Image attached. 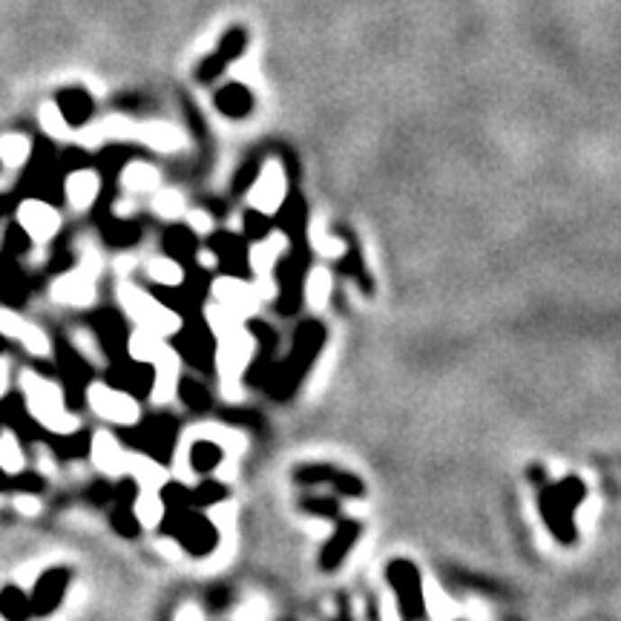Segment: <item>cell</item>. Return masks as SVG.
Listing matches in <instances>:
<instances>
[{"instance_id":"1","label":"cell","mask_w":621,"mask_h":621,"mask_svg":"<svg viewBox=\"0 0 621 621\" xmlns=\"http://www.w3.org/2000/svg\"><path fill=\"white\" fill-rule=\"evenodd\" d=\"M21 389L26 397V409L29 414L47 426L55 435H72L78 428V418H72L64 406V392L55 386L52 380H43L35 372H26L21 377Z\"/></svg>"},{"instance_id":"2","label":"cell","mask_w":621,"mask_h":621,"mask_svg":"<svg viewBox=\"0 0 621 621\" xmlns=\"http://www.w3.org/2000/svg\"><path fill=\"white\" fill-rule=\"evenodd\" d=\"M118 302L130 314L132 322H139V328H147L158 337H170L182 331V320L176 310H170L167 305H161L158 300H153L150 293L124 283L118 288Z\"/></svg>"},{"instance_id":"3","label":"cell","mask_w":621,"mask_h":621,"mask_svg":"<svg viewBox=\"0 0 621 621\" xmlns=\"http://www.w3.org/2000/svg\"><path fill=\"white\" fill-rule=\"evenodd\" d=\"M216 365L221 374V389H225V397H239V377L248 368V363L254 360L256 351V337L242 328H236L225 337L216 339Z\"/></svg>"},{"instance_id":"4","label":"cell","mask_w":621,"mask_h":621,"mask_svg":"<svg viewBox=\"0 0 621 621\" xmlns=\"http://www.w3.org/2000/svg\"><path fill=\"white\" fill-rule=\"evenodd\" d=\"M86 400H90L93 411L101 414L104 420L118 423V426H136L141 420V409L132 397L122 389L104 386V382H93L86 389Z\"/></svg>"},{"instance_id":"5","label":"cell","mask_w":621,"mask_h":621,"mask_svg":"<svg viewBox=\"0 0 621 621\" xmlns=\"http://www.w3.org/2000/svg\"><path fill=\"white\" fill-rule=\"evenodd\" d=\"M101 268L90 262H81L76 271H69L64 276L55 279L52 285V300L61 305H72V308H86L95 302V276Z\"/></svg>"},{"instance_id":"6","label":"cell","mask_w":621,"mask_h":621,"mask_svg":"<svg viewBox=\"0 0 621 621\" xmlns=\"http://www.w3.org/2000/svg\"><path fill=\"white\" fill-rule=\"evenodd\" d=\"M322 337H325V331L320 328L317 322H305V325H302V328L297 331V348H293L291 360H288V365H285V372H279V380L274 382V392H276V389L288 392V389L297 386V380H300V374L305 372V365H308L310 360H314L317 348L322 346ZM283 392H279V394H283Z\"/></svg>"},{"instance_id":"7","label":"cell","mask_w":621,"mask_h":621,"mask_svg":"<svg viewBox=\"0 0 621 621\" xmlns=\"http://www.w3.org/2000/svg\"><path fill=\"white\" fill-rule=\"evenodd\" d=\"M213 297H216V305L230 310L236 320L254 317V310L259 305L254 285L242 283L239 276H221V279H216V283H213Z\"/></svg>"},{"instance_id":"8","label":"cell","mask_w":621,"mask_h":621,"mask_svg":"<svg viewBox=\"0 0 621 621\" xmlns=\"http://www.w3.org/2000/svg\"><path fill=\"white\" fill-rule=\"evenodd\" d=\"M18 221L29 239L40 242V245H47L58 233V228H61V216H58L55 207H50L47 202H38V199H29L18 207Z\"/></svg>"},{"instance_id":"9","label":"cell","mask_w":621,"mask_h":621,"mask_svg":"<svg viewBox=\"0 0 621 621\" xmlns=\"http://www.w3.org/2000/svg\"><path fill=\"white\" fill-rule=\"evenodd\" d=\"M389 584L397 601H400L403 613L418 618L423 613V584L418 579V570L406 564V561H394L389 567Z\"/></svg>"},{"instance_id":"10","label":"cell","mask_w":621,"mask_h":621,"mask_svg":"<svg viewBox=\"0 0 621 621\" xmlns=\"http://www.w3.org/2000/svg\"><path fill=\"white\" fill-rule=\"evenodd\" d=\"M0 334L23 343L26 351H32L35 357H50V354H52L50 337L43 334L35 322H26L23 317L12 314V310H6V308H0Z\"/></svg>"},{"instance_id":"11","label":"cell","mask_w":621,"mask_h":621,"mask_svg":"<svg viewBox=\"0 0 621 621\" xmlns=\"http://www.w3.org/2000/svg\"><path fill=\"white\" fill-rule=\"evenodd\" d=\"M248 47V35H245V29H230V32L221 38L219 43V50L211 55V58H204V61L199 64V81H213L221 69H225L230 61H236Z\"/></svg>"},{"instance_id":"12","label":"cell","mask_w":621,"mask_h":621,"mask_svg":"<svg viewBox=\"0 0 621 621\" xmlns=\"http://www.w3.org/2000/svg\"><path fill=\"white\" fill-rule=\"evenodd\" d=\"M156 365V374H153V400L161 403H170L176 394H179V354H176L170 346L158 354Z\"/></svg>"},{"instance_id":"13","label":"cell","mask_w":621,"mask_h":621,"mask_svg":"<svg viewBox=\"0 0 621 621\" xmlns=\"http://www.w3.org/2000/svg\"><path fill=\"white\" fill-rule=\"evenodd\" d=\"M127 457L130 454L122 449V443L112 435L98 432L93 437V464L104 472V475H110V478L127 475Z\"/></svg>"},{"instance_id":"14","label":"cell","mask_w":621,"mask_h":621,"mask_svg":"<svg viewBox=\"0 0 621 621\" xmlns=\"http://www.w3.org/2000/svg\"><path fill=\"white\" fill-rule=\"evenodd\" d=\"M179 538L190 553L204 555L216 546V526L202 515H184V521L179 524Z\"/></svg>"},{"instance_id":"15","label":"cell","mask_w":621,"mask_h":621,"mask_svg":"<svg viewBox=\"0 0 621 621\" xmlns=\"http://www.w3.org/2000/svg\"><path fill=\"white\" fill-rule=\"evenodd\" d=\"M572 512H575V507L570 504L564 495H561V490L544 492V515H546V521H550V526L555 529V536L561 541L572 538Z\"/></svg>"},{"instance_id":"16","label":"cell","mask_w":621,"mask_h":621,"mask_svg":"<svg viewBox=\"0 0 621 621\" xmlns=\"http://www.w3.org/2000/svg\"><path fill=\"white\" fill-rule=\"evenodd\" d=\"M283 194H285L283 173H279V170H265L259 184H254V190H250V202H254V211L274 213L276 207L283 204Z\"/></svg>"},{"instance_id":"17","label":"cell","mask_w":621,"mask_h":621,"mask_svg":"<svg viewBox=\"0 0 621 621\" xmlns=\"http://www.w3.org/2000/svg\"><path fill=\"white\" fill-rule=\"evenodd\" d=\"M187 437L216 443V446H219L221 452H228L230 457H239V454H242V449H245V437H242L239 432H236V428L219 426V423H204V426L190 428Z\"/></svg>"},{"instance_id":"18","label":"cell","mask_w":621,"mask_h":621,"mask_svg":"<svg viewBox=\"0 0 621 621\" xmlns=\"http://www.w3.org/2000/svg\"><path fill=\"white\" fill-rule=\"evenodd\" d=\"M127 475H132L139 481L141 490H156L161 492L167 486V469L150 461V457H144V454H130L127 457Z\"/></svg>"},{"instance_id":"19","label":"cell","mask_w":621,"mask_h":621,"mask_svg":"<svg viewBox=\"0 0 621 621\" xmlns=\"http://www.w3.org/2000/svg\"><path fill=\"white\" fill-rule=\"evenodd\" d=\"M98 194H101V179L93 170H76L67 179V199L72 202V207H78V211L90 207L98 199Z\"/></svg>"},{"instance_id":"20","label":"cell","mask_w":621,"mask_h":621,"mask_svg":"<svg viewBox=\"0 0 621 621\" xmlns=\"http://www.w3.org/2000/svg\"><path fill=\"white\" fill-rule=\"evenodd\" d=\"M423 613L432 616V621H454L461 616V608L443 593V587L437 581L423 584Z\"/></svg>"},{"instance_id":"21","label":"cell","mask_w":621,"mask_h":621,"mask_svg":"<svg viewBox=\"0 0 621 621\" xmlns=\"http://www.w3.org/2000/svg\"><path fill=\"white\" fill-rule=\"evenodd\" d=\"M132 512H136V521L147 529L158 526L161 521H165V512H167V504H165V495L156 492V490H141L136 504H132Z\"/></svg>"},{"instance_id":"22","label":"cell","mask_w":621,"mask_h":621,"mask_svg":"<svg viewBox=\"0 0 621 621\" xmlns=\"http://www.w3.org/2000/svg\"><path fill=\"white\" fill-rule=\"evenodd\" d=\"M216 107L228 118H245L250 112V107H254V95H250L242 84L221 86V90L216 93Z\"/></svg>"},{"instance_id":"23","label":"cell","mask_w":621,"mask_h":621,"mask_svg":"<svg viewBox=\"0 0 621 621\" xmlns=\"http://www.w3.org/2000/svg\"><path fill=\"white\" fill-rule=\"evenodd\" d=\"M58 110H61L69 127H81L90 122V115H93V98L84 90H67L61 101H58Z\"/></svg>"},{"instance_id":"24","label":"cell","mask_w":621,"mask_h":621,"mask_svg":"<svg viewBox=\"0 0 621 621\" xmlns=\"http://www.w3.org/2000/svg\"><path fill=\"white\" fill-rule=\"evenodd\" d=\"M165 337H158L153 331H147V328H139L136 334L130 337V343H127V351H130V357L136 360V363H156L158 360V354L165 351Z\"/></svg>"},{"instance_id":"25","label":"cell","mask_w":621,"mask_h":621,"mask_svg":"<svg viewBox=\"0 0 621 621\" xmlns=\"http://www.w3.org/2000/svg\"><path fill=\"white\" fill-rule=\"evenodd\" d=\"M285 248V242L279 239V236H271V239L259 242L254 250L248 254V268L254 271L256 276H268L276 268V259H279V250Z\"/></svg>"},{"instance_id":"26","label":"cell","mask_w":621,"mask_h":621,"mask_svg":"<svg viewBox=\"0 0 621 621\" xmlns=\"http://www.w3.org/2000/svg\"><path fill=\"white\" fill-rule=\"evenodd\" d=\"M26 466V457L18 437H14L12 428H4L0 432V472H6V475H18Z\"/></svg>"},{"instance_id":"27","label":"cell","mask_w":621,"mask_h":621,"mask_svg":"<svg viewBox=\"0 0 621 621\" xmlns=\"http://www.w3.org/2000/svg\"><path fill=\"white\" fill-rule=\"evenodd\" d=\"M357 541V526L354 524H348V526H339L334 536H331V541L325 544V550H322V567H337L339 564V558H343L346 553H348V546Z\"/></svg>"},{"instance_id":"28","label":"cell","mask_w":621,"mask_h":621,"mask_svg":"<svg viewBox=\"0 0 621 621\" xmlns=\"http://www.w3.org/2000/svg\"><path fill=\"white\" fill-rule=\"evenodd\" d=\"M305 300L314 310H322L325 305H328V300H331V274L328 271L317 268V271L308 274V279H305Z\"/></svg>"},{"instance_id":"29","label":"cell","mask_w":621,"mask_h":621,"mask_svg":"<svg viewBox=\"0 0 621 621\" xmlns=\"http://www.w3.org/2000/svg\"><path fill=\"white\" fill-rule=\"evenodd\" d=\"M147 276H150L156 285H165V288H176V285H182V283H184V271H182V265H179V262H173V259H167V256L147 262Z\"/></svg>"},{"instance_id":"30","label":"cell","mask_w":621,"mask_h":621,"mask_svg":"<svg viewBox=\"0 0 621 621\" xmlns=\"http://www.w3.org/2000/svg\"><path fill=\"white\" fill-rule=\"evenodd\" d=\"M221 452L216 443H207V440H196L194 449L187 452V461H190V469L202 472V475H207V472H216V466L221 464Z\"/></svg>"},{"instance_id":"31","label":"cell","mask_w":621,"mask_h":621,"mask_svg":"<svg viewBox=\"0 0 621 621\" xmlns=\"http://www.w3.org/2000/svg\"><path fill=\"white\" fill-rule=\"evenodd\" d=\"M29 139L26 136H4L0 139V161L9 167H21L23 161L29 158Z\"/></svg>"},{"instance_id":"32","label":"cell","mask_w":621,"mask_h":621,"mask_svg":"<svg viewBox=\"0 0 621 621\" xmlns=\"http://www.w3.org/2000/svg\"><path fill=\"white\" fill-rule=\"evenodd\" d=\"M124 184L130 190H153L158 184V173L150 165H130L124 170Z\"/></svg>"},{"instance_id":"33","label":"cell","mask_w":621,"mask_h":621,"mask_svg":"<svg viewBox=\"0 0 621 621\" xmlns=\"http://www.w3.org/2000/svg\"><path fill=\"white\" fill-rule=\"evenodd\" d=\"M40 124H43V130H47L52 139H67V132H69L67 118L61 115V110H58L55 104L40 107Z\"/></svg>"},{"instance_id":"34","label":"cell","mask_w":621,"mask_h":621,"mask_svg":"<svg viewBox=\"0 0 621 621\" xmlns=\"http://www.w3.org/2000/svg\"><path fill=\"white\" fill-rule=\"evenodd\" d=\"M179 394L190 409H204L207 406V392L196 380H179Z\"/></svg>"},{"instance_id":"35","label":"cell","mask_w":621,"mask_h":621,"mask_svg":"<svg viewBox=\"0 0 621 621\" xmlns=\"http://www.w3.org/2000/svg\"><path fill=\"white\" fill-rule=\"evenodd\" d=\"M596 515H598V500L587 498V500H581L579 507H575V512H572V521L579 524L581 529H593V524H596Z\"/></svg>"},{"instance_id":"36","label":"cell","mask_w":621,"mask_h":621,"mask_svg":"<svg viewBox=\"0 0 621 621\" xmlns=\"http://www.w3.org/2000/svg\"><path fill=\"white\" fill-rule=\"evenodd\" d=\"M233 504H216L211 507V512H207V521H211L216 529H221V532H228L230 526H233Z\"/></svg>"},{"instance_id":"37","label":"cell","mask_w":621,"mask_h":621,"mask_svg":"<svg viewBox=\"0 0 621 621\" xmlns=\"http://www.w3.org/2000/svg\"><path fill=\"white\" fill-rule=\"evenodd\" d=\"M156 213L167 216V219L179 216L182 213V196L173 194V190H165L161 196H156Z\"/></svg>"},{"instance_id":"38","label":"cell","mask_w":621,"mask_h":621,"mask_svg":"<svg viewBox=\"0 0 621 621\" xmlns=\"http://www.w3.org/2000/svg\"><path fill=\"white\" fill-rule=\"evenodd\" d=\"M236 621H268V604L262 598H250L245 608L236 613Z\"/></svg>"},{"instance_id":"39","label":"cell","mask_w":621,"mask_h":621,"mask_svg":"<svg viewBox=\"0 0 621 621\" xmlns=\"http://www.w3.org/2000/svg\"><path fill=\"white\" fill-rule=\"evenodd\" d=\"M72 339H76V348L84 354L86 360H90V363H101V348H98V339H95L93 334H84V331H78V334L72 337Z\"/></svg>"},{"instance_id":"40","label":"cell","mask_w":621,"mask_h":621,"mask_svg":"<svg viewBox=\"0 0 621 621\" xmlns=\"http://www.w3.org/2000/svg\"><path fill=\"white\" fill-rule=\"evenodd\" d=\"M43 570H47V558L43 561H32V564H26V567H21L18 572H14V581H18L21 587H32L40 575H43Z\"/></svg>"},{"instance_id":"41","label":"cell","mask_w":621,"mask_h":621,"mask_svg":"<svg viewBox=\"0 0 621 621\" xmlns=\"http://www.w3.org/2000/svg\"><path fill=\"white\" fill-rule=\"evenodd\" d=\"M221 495H225V490H221L219 483H202L194 492V504L196 507H213L216 500H221Z\"/></svg>"},{"instance_id":"42","label":"cell","mask_w":621,"mask_h":621,"mask_svg":"<svg viewBox=\"0 0 621 621\" xmlns=\"http://www.w3.org/2000/svg\"><path fill=\"white\" fill-rule=\"evenodd\" d=\"M400 601H397L394 593H382L380 596V618L382 621H403V613H400Z\"/></svg>"},{"instance_id":"43","label":"cell","mask_w":621,"mask_h":621,"mask_svg":"<svg viewBox=\"0 0 621 621\" xmlns=\"http://www.w3.org/2000/svg\"><path fill=\"white\" fill-rule=\"evenodd\" d=\"M167 245L173 254H194V236H190L187 230H170L167 233Z\"/></svg>"},{"instance_id":"44","label":"cell","mask_w":621,"mask_h":621,"mask_svg":"<svg viewBox=\"0 0 621 621\" xmlns=\"http://www.w3.org/2000/svg\"><path fill=\"white\" fill-rule=\"evenodd\" d=\"M268 228H271L268 213H259V211L248 213V219H245V230H248V236H254V239H262V236L268 233Z\"/></svg>"},{"instance_id":"45","label":"cell","mask_w":621,"mask_h":621,"mask_svg":"<svg viewBox=\"0 0 621 621\" xmlns=\"http://www.w3.org/2000/svg\"><path fill=\"white\" fill-rule=\"evenodd\" d=\"M173 139H176V136H173L170 130H161V127L147 130V141H150L153 147H161V150H170V147L176 144Z\"/></svg>"},{"instance_id":"46","label":"cell","mask_w":621,"mask_h":621,"mask_svg":"<svg viewBox=\"0 0 621 621\" xmlns=\"http://www.w3.org/2000/svg\"><path fill=\"white\" fill-rule=\"evenodd\" d=\"M14 509L21 515H38L40 512V500L35 495H18L14 498Z\"/></svg>"},{"instance_id":"47","label":"cell","mask_w":621,"mask_h":621,"mask_svg":"<svg viewBox=\"0 0 621 621\" xmlns=\"http://www.w3.org/2000/svg\"><path fill=\"white\" fill-rule=\"evenodd\" d=\"M190 230L207 233V230H211V216H207V213H190Z\"/></svg>"},{"instance_id":"48","label":"cell","mask_w":621,"mask_h":621,"mask_svg":"<svg viewBox=\"0 0 621 621\" xmlns=\"http://www.w3.org/2000/svg\"><path fill=\"white\" fill-rule=\"evenodd\" d=\"M176 621H204V616L196 604H184V608L176 613Z\"/></svg>"},{"instance_id":"49","label":"cell","mask_w":621,"mask_h":621,"mask_svg":"<svg viewBox=\"0 0 621 621\" xmlns=\"http://www.w3.org/2000/svg\"><path fill=\"white\" fill-rule=\"evenodd\" d=\"M337 486H339V492H346V495H360L363 492V486H360L357 478H339Z\"/></svg>"},{"instance_id":"50","label":"cell","mask_w":621,"mask_h":621,"mask_svg":"<svg viewBox=\"0 0 621 621\" xmlns=\"http://www.w3.org/2000/svg\"><path fill=\"white\" fill-rule=\"evenodd\" d=\"M9 372H12V363L6 357H0V397L9 389Z\"/></svg>"},{"instance_id":"51","label":"cell","mask_w":621,"mask_h":621,"mask_svg":"<svg viewBox=\"0 0 621 621\" xmlns=\"http://www.w3.org/2000/svg\"><path fill=\"white\" fill-rule=\"evenodd\" d=\"M38 466H40V472H43V475H47V472H50V475H52V472H55V464H52V454L50 452H38Z\"/></svg>"},{"instance_id":"52","label":"cell","mask_w":621,"mask_h":621,"mask_svg":"<svg viewBox=\"0 0 621 621\" xmlns=\"http://www.w3.org/2000/svg\"><path fill=\"white\" fill-rule=\"evenodd\" d=\"M158 550L165 553L167 558H176V555H179V544H173V541H161V544H158Z\"/></svg>"},{"instance_id":"53","label":"cell","mask_w":621,"mask_h":621,"mask_svg":"<svg viewBox=\"0 0 621 621\" xmlns=\"http://www.w3.org/2000/svg\"><path fill=\"white\" fill-rule=\"evenodd\" d=\"M67 616H69V613H61V616H52L50 621H67ZM43 621H47V618H43Z\"/></svg>"},{"instance_id":"54","label":"cell","mask_w":621,"mask_h":621,"mask_svg":"<svg viewBox=\"0 0 621 621\" xmlns=\"http://www.w3.org/2000/svg\"><path fill=\"white\" fill-rule=\"evenodd\" d=\"M0 621H9V618H6V613H4V608H0Z\"/></svg>"}]
</instances>
